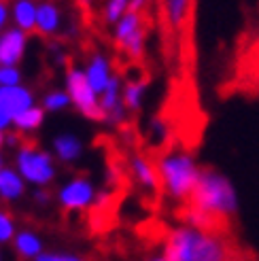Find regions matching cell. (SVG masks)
Segmentation results:
<instances>
[{"mask_svg":"<svg viewBox=\"0 0 259 261\" xmlns=\"http://www.w3.org/2000/svg\"><path fill=\"white\" fill-rule=\"evenodd\" d=\"M17 170L25 182H32L36 187H45L56 178V166L51 155L41 151L32 140H19V153H17Z\"/></svg>","mask_w":259,"mask_h":261,"instance_id":"5b68a950","label":"cell"},{"mask_svg":"<svg viewBox=\"0 0 259 261\" xmlns=\"http://www.w3.org/2000/svg\"><path fill=\"white\" fill-rule=\"evenodd\" d=\"M185 204H191L200 211L209 213L211 217L223 221L225 225L238 213V195L234 185L229 182L227 176L213 170V168H202L198 185L193 189L189 202Z\"/></svg>","mask_w":259,"mask_h":261,"instance_id":"3957f363","label":"cell"},{"mask_svg":"<svg viewBox=\"0 0 259 261\" xmlns=\"http://www.w3.org/2000/svg\"><path fill=\"white\" fill-rule=\"evenodd\" d=\"M158 15L166 62L170 66L176 64L185 76L193 74V64H196V49H193L196 0H160Z\"/></svg>","mask_w":259,"mask_h":261,"instance_id":"6da1fadb","label":"cell"},{"mask_svg":"<svg viewBox=\"0 0 259 261\" xmlns=\"http://www.w3.org/2000/svg\"><path fill=\"white\" fill-rule=\"evenodd\" d=\"M15 233H17V229H15V221H13V217L7 211H0V244L13 242Z\"/></svg>","mask_w":259,"mask_h":261,"instance_id":"ffe728a7","label":"cell"},{"mask_svg":"<svg viewBox=\"0 0 259 261\" xmlns=\"http://www.w3.org/2000/svg\"><path fill=\"white\" fill-rule=\"evenodd\" d=\"M43 109H38V107H30L28 111H23L19 113L15 119H13V123H15L19 129H23V132H30V129H36L38 125L43 123Z\"/></svg>","mask_w":259,"mask_h":261,"instance_id":"e0dca14e","label":"cell"},{"mask_svg":"<svg viewBox=\"0 0 259 261\" xmlns=\"http://www.w3.org/2000/svg\"><path fill=\"white\" fill-rule=\"evenodd\" d=\"M13 15H15L19 30L25 34L36 32V7L32 0H13Z\"/></svg>","mask_w":259,"mask_h":261,"instance_id":"4fadbf2b","label":"cell"},{"mask_svg":"<svg viewBox=\"0 0 259 261\" xmlns=\"http://www.w3.org/2000/svg\"><path fill=\"white\" fill-rule=\"evenodd\" d=\"M3 142H5V134H3V129H0V147H3Z\"/></svg>","mask_w":259,"mask_h":261,"instance_id":"f546056e","label":"cell"},{"mask_svg":"<svg viewBox=\"0 0 259 261\" xmlns=\"http://www.w3.org/2000/svg\"><path fill=\"white\" fill-rule=\"evenodd\" d=\"M109 79H111V74H109V64H107L105 58L96 54V56L92 58V62H89V66H87V81H89V85H92L94 91L98 94V91H105V89H107Z\"/></svg>","mask_w":259,"mask_h":261,"instance_id":"9a60e30c","label":"cell"},{"mask_svg":"<svg viewBox=\"0 0 259 261\" xmlns=\"http://www.w3.org/2000/svg\"><path fill=\"white\" fill-rule=\"evenodd\" d=\"M130 5V0H109V5L105 9V19L109 23H115V21H119L123 17V13Z\"/></svg>","mask_w":259,"mask_h":261,"instance_id":"44dd1931","label":"cell"},{"mask_svg":"<svg viewBox=\"0 0 259 261\" xmlns=\"http://www.w3.org/2000/svg\"><path fill=\"white\" fill-rule=\"evenodd\" d=\"M0 170H3V158H0Z\"/></svg>","mask_w":259,"mask_h":261,"instance_id":"4dcf8cb0","label":"cell"},{"mask_svg":"<svg viewBox=\"0 0 259 261\" xmlns=\"http://www.w3.org/2000/svg\"><path fill=\"white\" fill-rule=\"evenodd\" d=\"M13 121V117L7 113V111H3V109H0V129H5L9 123Z\"/></svg>","mask_w":259,"mask_h":261,"instance_id":"484cf974","label":"cell"},{"mask_svg":"<svg viewBox=\"0 0 259 261\" xmlns=\"http://www.w3.org/2000/svg\"><path fill=\"white\" fill-rule=\"evenodd\" d=\"M19 83V72L15 66H0V87H15Z\"/></svg>","mask_w":259,"mask_h":261,"instance_id":"7402d4cb","label":"cell"},{"mask_svg":"<svg viewBox=\"0 0 259 261\" xmlns=\"http://www.w3.org/2000/svg\"><path fill=\"white\" fill-rule=\"evenodd\" d=\"M13 246H15V253L23 259H36L38 255L45 253V246H43V240L36 236L34 231L30 229H23V231H17L15 238H13Z\"/></svg>","mask_w":259,"mask_h":261,"instance_id":"8fae6325","label":"cell"},{"mask_svg":"<svg viewBox=\"0 0 259 261\" xmlns=\"http://www.w3.org/2000/svg\"><path fill=\"white\" fill-rule=\"evenodd\" d=\"M147 5H149V0H130L127 11L130 13H140V11H145Z\"/></svg>","mask_w":259,"mask_h":261,"instance_id":"d4e9b609","label":"cell"},{"mask_svg":"<svg viewBox=\"0 0 259 261\" xmlns=\"http://www.w3.org/2000/svg\"><path fill=\"white\" fill-rule=\"evenodd\" d=\"M60 25V11L54 3H43L36 9V30L41 36H49Z\"/></svg>","mask_w":259,"mask_h":261,"instance_id":"5bb4252c","label":"cell"},{"mask_svg":"<svg viewBox=\"0 0 259 261\" xmlns=\"http://www.w3.org/2000/svg\"><path fill=\"white\" fill-rule=\"evenodd\" d=\"M54 149H56L58 158H60L62 162L68 164V162H74V160L81 155V142H79V138H76V136L64 134V136H60V138L56 140Z\"/></svg>","mask_w":259,"mask_h":261,"instance_id":"2e32d148","label":"cell"},{"mask_svg":"<svg viewBox=\"0 0 259 261\" xmlns=\"http://www.w3.org/2000/svg\"><path fill=\"white\" fill-rule=\"evenodd\" d=\"M147 261H170V259H168V257L162 253V255H155V257H151V259H147Z\"/></svg>","mask_w":259,"mask_h":261,"instance_id":"f1b7e54d","label":"cell"},{"mask_svg":"<svg viewBox=\"0 0 259 261\" xmlns=\"http://www.w3.org/2000/svg\"><path fill=\"white\" fill-rule=\"evenodd\" d=\"M68 102H70V98H68L66 94H62V91H54V94H49V96L45 98V109H49V111H60V109L66 107Z\"/></svg>","mask_w":259,"mask_h":261,"instance_id":"603a6c76","label":"cell"},{"mask_svg":"<svg viewBox=\"0 0 259 261\" xmlns=\"http://www.w3.org/2000/svg\"><path fill=\"white\" fill-rule=\"evenodd\" d=\"M25 38L28 34L23 30H7L0 36V66H15L23 58Z\"/></svg>","mask_w":259,"mask_h":261,"instance_id":"9c48e42d","label":"cell"},{"mask_svg":"<svg viewBox=\"0 0 259 261\" xmlns=\"http://www.w3.org/2000/svg\"><path fill=\"white\" fill-rule=\"evenodd\" d=\"M32 107V94L25 87H0V109L13 119Z\"/></svg>","mask_w":259,"mask_h":261,"instance_id":"30bf717a","label":"cell"},{"mask_svg":"<svg viewBox=\"0 0 259 261\" xmlns=\"http://www.w3.org/2000/svg\"><path fill=\"white\" fill-rule=\"evenodd\" d=\"M7 3L9 0H0V28H3L7 21Z\"/></svg>","mask_w":259,"mask_h":261,"instance_id":"4316f807","label":"cell"},{"mask_svg":"<svg viewBox=\"0 0 259 261\" xmlns=\"http://www.w3.org/2000/svg\"><path fill=\"white\" fill-rule=\"evenodd\" d=\"M155 164L160 170L162 189L176 202H189L202 172L193 155L189 151H168L160 155Z\"/></svg>","mask_w":259,"mask_h":261,"instance_id":"277c9868","label":"cell"},{"mask_svg":"<svg viewBox=\"0 0 259 261\" xmlns=\"http://www.w3.org/2000/svg\"><path fill=\"white\" fill-rule=\"evenodd\" d=\"M68 91L72 102L79 107V111L92 121H109L107 111L102 109V104L96 100V91L89 85L87 74L81 70H70L68 72Z\"/></svg>","mask_w":259,"mask_h":261,"instance_id":"8992f818","label":"cell"},{"mask_svg":"<svg viewBox=\"0 0 259 261\" xmlns=\"http://www.w3.org/2000/svg\"><path fill=\"white\" fill-rule=\"evenodd\" d=\"M94 200H96L94 185L85 176H76V178L68 180L58 193L60 206L64 208V211H68V213L87 211V208L94 204Z\"/></svg>","mask_w":259,"mask_h":261,"instance_id":"52a82bcc","label":"cell"},{"mask_svg":"<svg viewBox=\"0 0 259 261\" xmlns=\"http://www.w3.org/2000/svg\"><path fill=\"white\" fill-rule=\"evenodd\" d=\"M105 94V98H102V109L107 111V115L117 107V104H121V98H119V76H111L109 79V85H107V89L102 91Z\"/></svg>","mask_w":259,"mask_h":261,"instance_id":"ac0fdd59","label":"cell"},{"mask_svg":"<svg viewBox=\"0 0 259 261\" xmlns=\"http://www.w3.org/2000/svg\"><path fill=\"white\" fill-rule=\"evenodd\" d=\"M34 261H85V259L76 257V255H68V253H49V251H45L43 255H38Z\"/></svg>","mask_w":259,"mask_h":261,"instance_id":"cb8c5ba5","label":"cell"},{"mask_svg":"<svg viewBox=\"0 0 259 261\" xmlns=\"http://www.w3.org/2000/svg\"><path fill=\"white\" fill-rule=\"evenodd\" d=\"M34 200L41 202V204H47L49 202V195H47V191H36L34 193Z\"/></svg>","mask_w":259,"mask_h":261,"instance_id":"83f0119b","label":"cell"},{"mask_svg":"<svg viewBox=\"0 0 259 261\" xmlns=\"http://www.w3.org/2000/svg\"><path fill=\"white\" fill-rule=\"evenodd\" d=\"M164 255L170 261H234V246L223 231L178 225L168 231Z\"/></svg>","mask_w":259,"mask_h":261,"instance_id":"7a4b0ae2","label":"cell"},{"mask_svg":"<svg viewBox=\"0 0 259 261\" xmlns=\"http://www.w3.org/2000/svg\"><path fill=\"white\" fill-rule=\"evenodd\" d=\"M25 191V180L19 172L11 170V168H3L0 170V198L13 202V200H19Z\"/></svg>","mask_w":259,"mask_h":261,"instance_id":"7c38bea8","label":"cell"},{"mask_svg":"<svg viewBox=\"0 0 259 261\" xmlns=\"http://www.w3.org/2000/svg\"><path fill=\"white\" fill-rule=\"evenodd\" d=\"M130 168H132V174H134V178H136V182L140 187H145L151 193L162 189V178H160V170H158V164H155V160L138 153V155H134V158H132Z\"/></svg>","mask_w":259,"mask_h":261,"instance_id":"ba28073f","label":"cell"},{"mask_svg":"<svg viewBox=\"0 0 259 261\" xmlns=\"http://www.w3.org/2000/svg\"><path fill=\"white\" fill-rule=\"evenodd\" d=\"M0 261H3V251H0Z\"/></svg>","mask_w":259,"mask_h":261,"instance_id":"1f68e13d","label":"cell"},{"mask_svg":"<svg viewBox=\"0 0 259 261\" xmlns=\"http://www.w3.org/2000/svg\"><path fill=\"white\" fill-rule=\"evenodd\" d=\"M147 83L142 81H130L127 87H125V94H123V104L127 109L136 111L140 107V98H142V91H145Z\"/></svg>","mask_w":259,"mask_h":261,"instance_id":"d6986e66","label":"cell"}]
</instances>
